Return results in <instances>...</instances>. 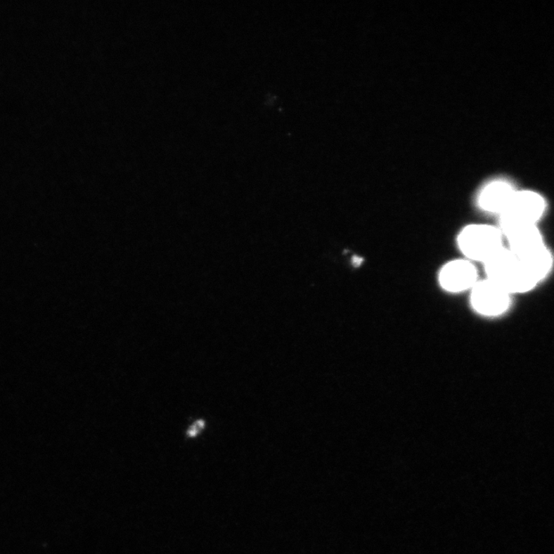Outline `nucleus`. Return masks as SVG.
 Wrapping results in <instances>:
<instances>
[{"mask_svg":"<svg viewBox=\"0 0 554 554\" xmlns=\"http://www.w3.org/2000/svg\"><path fill=\"white\" fill-rule=\"evenodd\" d=\"M545 202L541 195L532 191H516L507 209L501 214L502 233L512 228L536 225L542 217Z\"/></svg>","mask_w":554,"mask_h":554,"instance_id":"nucleus-3","label":"nucleus"},{"mask_svg":"<svg viewBox=\"0 0 554 554\" xmlns=\"http://www.w3.org/2000/svg\"><path fill=\"white\" fill-rule=\"evenodd\" d=\"M442 288L457 292L472 288L477 283V271L468 260H454L442 269L439 277Z\"/></svg>","mask_w":554,"mask_h":554,"instance_id":"nucleus-5","label":"nucleus"},{"mask_svg":"<svg viewBox=\"0 0 554 554\" xmlns=\"http://www.w3.org/2000/svg\"><path fill=\"white\" fill-rule=\"evenodd\" d=\"M503 233L498 228L483 224L470 225L463 229L458 238L463 254L484 264L503 247Z\"/></svg>","mask_w":554,"mask_h":554,"instance_id":"nucleus-2","label":"nucleus"},{"mask_svg":"<svg viewBox=\"0 0 554 554\" xmlns=\"http://www.w3.org/2000/svg\"><path fill=\"white\" fill-rule=\"evenodd\" d=\"M510 293L491 281L477 282L472 288L471 303L476 311L486 316L500 315L510 306Z\"/></svg>","mask_w":554,"mask_h":554,"instance_id":"nucleus-4","label":"nucleus"},{"mask_svg":"<svg viewBox=\"0 0 554 554\" xmlns=\"http://www.w3.org/2000/svg\"><path fill=\"white\" fill-rule=\"evenodd\" d=\"M515 192L507 182L494 181L487 184L480 193L479 205L485 211L501 215L507 209Z\"/></svg>","mask_w":554,"mask_h":554,"instance_id":"nucleus-6","label":"nucleus"},{"mask_svg":"<svg viewBox=\"0 0 554 554\" xmlns=\"http://www.w3.org/2000/svg\"><path fill=\"white\" fill-rule=\"evenodd\" d=\"M484 264L487 280L510 295L532 290L537 284L510 250L503 248Z\"/></svg>","mask_w":554,"mask_h":554,"instance_id":"nucleus-1","label":"nucleus"},{"mask_svg":"<svg viewBox=\"0 0 554 554\" xmlns=\"http://www.w3.org/2000/svg\"><path fill=\"white\" fill-rule=\"evenodd\" d=\"M205 422L203 420H198L193 425L188 431H187V434H188L191 437H194L198 435L200 433V431L205 427Z\"/></svg>","mask_w":554,"mask_h":554,"instance_id":"nucleus-7","label":"nucleus"}]
</instances>
